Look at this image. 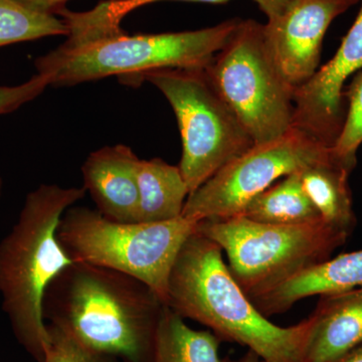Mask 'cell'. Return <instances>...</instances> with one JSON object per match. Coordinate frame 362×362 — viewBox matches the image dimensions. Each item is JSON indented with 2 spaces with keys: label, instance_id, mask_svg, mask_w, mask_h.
I'll list each match as a JSON object with an SVG mask.
<instances>
[{
  "label": "cell",
  "instance_id": "6da1fadb",
  "mask_svg": "<svg viewBox=\"0 0 362 362\" xmlns=\"http://www.w3.org/2000/svg\"><path fill=\"white\" fill-rule=\"evenodd\" d=\"M132 276L74 262L52 281L42 312L49 325L121 362H152L164 306Z\"/></svg>",
  "mask_w": 362,
  "mask_h": 362
},
{
  "label": "cell",
  "instance_id": "7a4b0ae2",
  "mask_svg": "<svg viewBox=\"0 0 362 362\" xmlns=\"http://www.w3.org/2000/svg\"><path fill=\"white\" fill-rule=\"evenodd\" d=\"M57 16L68 25L63 45L35 61L37 74L52 87H71L118 76L127 83L162 69L202 70L225 47L240 20L188 32L130 35L120 28L88 25L64 8Z\"/></svg>",
  "mask_w": 362,
  "mask_h": 362
},
{
  "label": "cell",
  "instance_id": "3957f363",
  "mask_svg": "<svg viewBox=\"0 0 362 362\" xmlns=\"http://www.w3.org/2000/svg\"><path fill=\"white\" fill-rule=\"evenodd\" d=\"M165 305L265 362H303L310 319L290 327L271 322L233 277L223 249L197 230L176 257Z\"/></svg>",
  "mask_w": 362,
  "mask_h": 362
},
{
  "label": "cell",
  "instance_id": "277c9868",
  "mask_svg": "<svg viewBox=\"0 0 362 362\" xmlns=\"http://www.w3.org/2000/svg\"><path fill=\"white\" fill-rule=\"evenodd\" d=\"M85 187L40 185L26 195L18 221L0 240V295L16 339L44 362L49 333L42 302L52 280L73 261L59 244L62 216L84 199Z\"/></svg>",
  "mask_w": 362,
  "mask_h": 362
},
{
  "label": "cell",
  "instance_id": "5b68a950",
  "mask_svg": "<svg viewBox=\"0 0 362 362\" xmlns=\"http://www.w3.org/2000/svg\"><path fill=\"white\" fill-rule=\"evenodd\" d=\"M197 223L183 216L159 223H119L97 209L73 206L62 216L58 239L71 261L132 276L166 304L173 264Z\"/></svg>",
  "mask_w": 362,
  "mask_h": 362
},
{
  "label": "cell",
  "instance_id": "8992f818",
  "mask_svg": "<svg viewBox=\"0 0 362 362\" xmlns=\"http://www.w3.org/2000/svg\"><path fill=\"white\" fill-rule=\"evenodd\" d=\"M197 230L226 252L228 269L247 296L331 258L349 237L323 221L272 225L243 216L201 221Z\"/></svg>",
  "mask_w": 362,
  "mask_h": 362
},
{
  "label": "cell",
  "instance_id": "52a82bcc",
  "mask_svg": "<svg viewBox=\"0 0 362 362\" xmlns=\"http://www.w3.org/2000/svg\"><path fill=\"white\" fill-rule=\"evenodd\" d=\"M143 81L156 86L175 111L182 141L178 166L189 195L254 146L251 136L204 69H162L138 75L128 83Z\"/></svg>",
  "mask_w": 362,
  "mask_h": 362
},
{
  "label": "cell",
  "instance_id": "ba28073f",
  "mask_svg": "<svg viewBox=\"0 0 362 362\" xmlns=\"http://www.w3.org/2000/svg\"><path fill=\"white\" fill-rule=\"evenodd\" d=\"M204 71L255 145L275 141L294 126L295 90L271 58L262 23L240 20Z\"/></svg>",
  "mask_w": 362,
  "mask_h": 362
},
{
  "label": "cell",
  "instance_id": "9c48e42d",
  "mask_svg": "<svg viewBox=\"0 0 362 362\" xmlns=\"http://www.w3.org/2000/svg\"><path fill=\"white\" fill-rule=\"evenodd\" d=\"M330 149L293 126L275 141L254 145L228 162L188 197L182 216L199 223L240 216L255 197L280 178L327 156Z\"/></svg>",
  "mask_w": 362,
  "mask_h": 362
},
{
  "label": "cell",
  "instance_id": "30bf717a",
  "mask_svg": "<svg viewBox=\"0 0 362 362\" xmlns=\"http://www.w3.org/2000/svg\"><path fill=\"white\" fill-rule=\"evenodd\" d=\"M361 0H290L264 25L267 49L285 82L296 90L318 70L332 21Z\"/></svg>",
  "mask_w": 362,
  "mask_h": 362
},
{
  "label": "cell",
  "instance_id": "8fae6325",
  "mask_svg": "<svg viewBox=\"0 0 362 362\" xmlns=\"http://www.w3.org/2000/svg\"><path fill=\"white\" fill-rule=\"evenodd\" d=\"M362 71V0L354 25L337 54L295 90L294 126L327 147L334 146L344 126L345 83Z\"/></svg>",
  "mask_w": 362,
  "mask_h": 362
},
{
  "label": "cell",
  "instance_id": "7c38bea8",
  "mask_svg": "<svg viewBox=\"0 0 362 362\" xmlns=\"http://www.w3.org/2000/svg\"><path fill=\"white\" fill-rule=\"evenodd\" d=\"M139 160L124 144L102 147L86 159L82 166L84 187L105 218L119 223L137 221Z\"/></svg>",
  "mask_w": 362,
  "mask_h": 362
},
{
  "label": "cell",
  "instance_id": "4fadbf2b",
  "mask_svg": "<svg viewBox=\"0 0 362 362\" xmlns=\"http://www.w3.org/2000/svg\"><path fill=\"white\" fill-rule=\"evenodd\" d=\"M356 289H362V250L307 267L249 298L268 317L284 313L304 298Z\"/></svg>",
  "mask_w": 362,
  "mask_h": 362
},
{
  "label": "cell",
  "instance_id": "5bb4252c",
  "mask_svg": "<svg viewBox=\"0 0 362 362\" xmlns=\"http://www.w3.org/2000/svg\"><path fill=\"white\" fill-rule=\"evenodd\" d=\"M303 362H333L362 343V289L322 295L309 317Z\"/></svg>",
  "mask_w": 362,
  "mask_h": 362
},
{
  "label": "cell",
  "instance_id": "9a60e30c",
  "mask_svg": "<svg viewBox=\"0 0 362 362\" xmlns=\"http://www.w3.org/2000/svg\"><path fill=\"white\" fill-rule=\"evenodd\" d=\"M352 170L331 149L327 156L299 170L305 194L324 223L349 235L356 225L349 182Z\"/></svg>",
  "mask_w": 362,
  "mask_h": 362
},
{
  "label": "cell",
  "instance_id": "2e32d148",
  "mask_svg": "<svg viewBox=\"0 0 362 362\" xmlns=\"http://www.w3.org/2000/svg\"><path fill=\"white\" fill-rule=\"evenodd\" d=\"M137 185V221L159 223L182 216L189 190L180 166L161 158L140 159Z\"/></svg>",
  "mask_w": 362,
  "mask_h": 362
},
{
  "label": "cell",
  "instance_id": "e0dca14e",
  "mask_svg": "<svg viewBox=\"0 0 362 362\" xmlns=\"http://www.w3.org/2000/svg\"><path fill=\"white\" fill-rule=\"evenodd\" d=\"M220 340L211 331L192 329L168 305L162 308L152 362H230L220 356Z\"/></svg>",
  "mask_w": 362,
  "mask_h": 362
},
{
  "label": "cell",
  "instance_id": "ac0fdd59",
  "mask_svg": "<svg viewBox=\"0 0 362 362\" xmlns=\"http://www.w3.org/2000/svg\"><path fill=\"white\" fill-rule=\"evenodd\" d=\"M240 216L272 225H302L322 221L305 194L299 171L286 175L255 197Z\"/></svg>",
  "mask_w": 362,
  "mask_h": 362
},
{
  "label": "cell",
  "instance_id": "d6986e66",
  "mask_svg": "<svg viewBox=\"0 0 362 362\" xmlns=\"http://www.w3.org/2000/svg\"><path fill=\"white\" fill-rule=\"evenodd\" d=\"M68 35V25L59 16L35 13L14 0H0V47Z\"/></svg>",
  "mask_w": 362,
  "mask_h": 362
},
{
  "label": "cell",
  "instance_id": "ffe728a7",
  "mask_svg": "<svg viewBox=\"0 0 362 362\" xmlns=\"http://www.w3.org/2000/svg\"><path fill=\"white\" fill-rule=\"evenodd\" d=\"M166 0H106L100 2L94 8L86 13H78L80 18L90 25L104 26V28H120L121 21L131 11L139 7ZM168 1L202 2V4H225L230 0H168ZM259 8L266 14L267 18H272L284 11L290 0H252Z\"/></svg>",
  "mask_w": 362,
  "mask_h": 362
},
{
  "label": "cell",
  "instance_id": "44dd1931",
  "mask_svg": "<svg viewBox=\"0 0 362 362\" xmlns=\"http://www.w3.org/2000/svg\"><path fill=\"white\" fill-rule=\"evenodd\" d=\"M347 101L344 126L332 153L343 163L354 169L357 150L362 144V71L354 75L349 89L345 90Z\"/></svg>",
  "mask_w": 362,
  "mask_h": 362
},
{
  "label": "cell",
  "instance_id": "7402d4cb",
  "mask_svg": "<svg viewBox=\"0 0 362 362\" xmlns=\"http://www.w3.org/2000/svg\"><path fill=\"white\" fill-rule=\"evenodd\" d=\"M49 343L44 362H121L115 357L86 346L65 331L47 325Z\"/></svg>",
  "mask_w": 362,
  "mask_h": 362
},
{
  "label": "cell",
  "instance_id": "603a6c76",
  "mask_svg": "<svg viewBox=\"0 0 362 362\" xmlns=\"http://www.w3.org/2000/svg\"><path fill=\"white\" fill-rule=\"evenodd\" d=\"M49 83L35 74L30 80L16 86H0V115L13 113L23 105L40 96Z\"/></svg>",
  "mask_w": 362,
  "mask_h": 362
},
{
  "label": "cell",
  "instance_id": "cb8c5ba5",
  "mask_svg": "<svg viewBox=\"0 0 362 362\" xmlns=\"http://www.w3.org/2000/svg\"><path fill=\"white\" fill-rule=\"evenodd\" d=\"M14 1L35 13L57 16L59 11L65 8V4L69 0H14ZM116 1H123V0H116Z\"/></svg>",
  "mask_w": 362,
  "mask_h": 362
},
{
  "label": "cell",
  "instance_id": "d4e9b609",
  "mask_svg": "<svg viewBox=\"0 0 362 362\" xmlns=\"http://www.w3.org/2000/svg\"><path fill=\"white\" fill-rule=\"evenodd\" d=\"M333 362H362V343Z\"/></svg>",
  "mask_w": 362,
  "mask_h": 362
},
{
  "label": "cell",
  "instance_id": "484cf974",
  "mask_svg": "<svg viewBox=\"0 0 362 362\" xmlns=\"http://www.w3.org/2000/svg\"><path fill=\"white\" fill-rule=\"evenodd\" d=\"M238 362H265L263 361V359L261 358V357L257 356L255 352L251 351V350H249V352L243 357L242 359H240V361Z\"/></svg>",
  "mask_w": 362,
  "mask_h": 362
},
{
  "label": "cell",
  "instance_id": "4316f807",
  "mask_svg": "<svg viewBox=\"0 0 362 362\" xmlns=\"http://www.w3.org/2000/svg\"><path fill=\"white\" fill-rule=\"evenodd\" d=\"M1 192H2V180H1V176H0V197H1Z\"/></svg>",
  "mask_w": 362,
  "mask_h": 362
}]
</instances>
